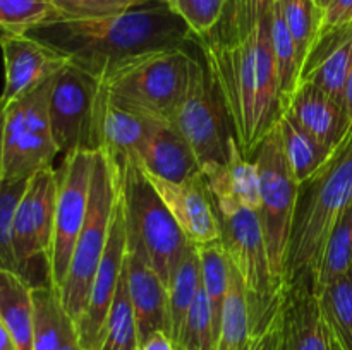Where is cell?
I'll return each instance as SVG.
<instances>
[{"mask_svg":"<svg viewBox=\"0 0 352 350\" xmlns=\"http://www.w3.org/2000/svg\"><path fill=\"white\" fill-rule=\"evenodd\" d=\"M103 86L98 78L69 60L55 74L48 96L52 136L58 153L98 151V115Z\"/></svg>","mask_w":352,"mask_h":350,"instance_id":"11","label":"cell"},{"mask_svg":"<svg viewBox=\"0 0 352 350\" xmlns=\"http://www.w3.org/2000/svg\"><path fill=\"white\" fill-rule=\"evenodd\" d=\"M201 287V266H199V254L195 246H189L182 257L181 264L175 270L168 285V304H170V323L172 340L177 342L179 333L186 321L189 309L198 295Z\"/></svg>","mask_w":352,"mask_h":350,"instance_id":"30","label":"cell"},{"mask_svg":"<svg viewBox=\"0 0 352 350\" xmlns=\"http://www.w3.org/2000/svg\"><path fill=\"white\" fill-rule=\"evenodd\" d=\"M177 350H217L215 326H213L212 307L208 297L203 288L199 287L198 295L189 309L186 321L182 325L179 338L175 342Z\"/></svg>","mask_w":352,"mask_h":350,"instance_id":"36","label":"cell"},{"mask_svg":"<svg viewBox=\"0 0 352 350\" xmlns=\"http://www.w3.org/2000/svg\"><path fill=\"white\" fill-rule=\"evenodd\" d=\"M227 0H172L170 9L192 33V40L210 36L219 26Z\"/></svg>","mask_w":352,"mask_h":350,"instance_id":"38","label":"cell"},{"mask_svg":"<svg viewBox=\"0 0 352 350\" xmlns=\"http://www.w3.org/2000/svg\"><path fill=\"white\" fill-rule=\"evenodd\" d=\"M352 71V23L320 33L301 69L299 81L313 82L344 105Z\"/></svg>","mask_w":352,"mask_h":350,"instance_id":"20","label":"cell"},{"mask_svg":"<svg viewBox=\"0 0 352 350\" xmlns=\"http://www.w3.org/2000/svg\"><path fill=\"white\" fill-rule=\"evenodd\" d=\"M126 350H140V343H133V345L127 347Z\"/></svg>","mask_w":352,"mask_h":350,"instance_id":"49","label":"cell"},{"mask_svg":"<svg viewBox=\"0 0 352 350\" xmlns=\"http://www.w3.org/2000/svg\"><path fill=\"white\" fill-rule=\"evenodd\" d=\"M146 177L191 246L203 247L219 242V213L205 175L199 174L181 184L167 182L151 174H146Z\"/></svg>","mask_w":352,"mask_h":350,"instance_id":"16","label":"cell"},{"mask_svg":"<svg viewBox=\"0 0 352 350\" xmlns=\"http://www.w3.org/2000/svg\"><path fill=\"white\" fill-rule=\"evenodd\" d=\"M192 60L195 55L186 47L150 51L113 69L102 86L117 105L170 122L188 91Z\"/></svg>","mask_w":352,"mask_h":350,"instance_id":"4","label":"cell"},{"mask_svg":"<svg viewBox=\"0 0 352 350\" xmlns=\"http://www.w3.org/2000/svg\"><path fill=\"white\" fill-rule=\"evenodd\" d=\"M3 57V89L6 103L19 98L47 79L54 78L69 58L31 34L0 33Z\"/></svg>","mask_w":352,"mask_h":350,"instance_id":"17","label":"cell"},{"mask_svg":"<svg viewBox=\"0 0 352 350\" xmlns=\"http://www.w3.org/2000/svg\"><path fill=\"white\" fill-rule=\"evenodd\" d=\"M55 201H57V172L54 167H47L30 178L14 215L12 242L17 271L31 287L38 285L36 271H34L38 263L41 261L47 271L50 261Z\"/></svg>","mask_w":352,"mask_h":350,"instance_id":"13","label":"cell"},{"mask_svg":"<svg viewBox=\"0 0 352 350\" xmlns=\"http://www.w3.org/2000/svg\"><path fill=\"white\" fill-rule=\"evenodd\" d=\"M158 122L160 120L150 119L136 110L117 105L103 89L98 115V150L109 154L116 163L136 161Z\"/></svg>","mask_w":352,"mask_h":350,"instance_id":"21","label":"cell"},{"mask_svg":"<svg viewBox=\"0 0 352 350\" xmlns=\"http://www.w3.org/2000/svg\"><path fill=\"white\" fill-rule=\"evenodd\" d=\"M246 350H278V318L267 331L251 336Z\"/></svg>","mask_w":352,"mask_h":350,"instance_id":"43","label":"cell"},{"mask_svg":"<svg viewBox=\"0 0 352 350\" xmlns=\"http://www.w3.org/2000/svg\"><path fill=\"white\" fill-rule=\"evenodd\" d=\"M127 287L136 318L138 343L165 331L172 336L168 288L148 261L143 246L127 235Z\"/></svg>","mask_w":352,"mask_h":350,"instance_id":"18","label":"cell"},{"mask_svg":"<svg viewBox=\"0 0 352 350\" xmlns=\"http://www.w3.org/2000/svg\"><path fill=\"white\" fill-rule=\"evenodd\" d=\"M126 261L127 229L119 185V199H117L116 211H113L109 242H107L105 253H103L95 280L91 283L88 304H86L81 319L78 321L79 338H81L85 350H100L103 329H105L107 318H109L110 307H112L113 297H116L117 287H119V280L126 268Z\"/></svg>","mask_w":352,"mask_h":350,"instance_id":"14","label":"cell"},{"mask_svg":"<svg viewBox=\"0 0 352 350\" xmlns=\"http://www.w3.org/2000/svg\"><path fill=\"white\" fill-rule=\"evenodd\" d=\"M157 0H52L60 19H89L127 12Z\"/></svg>","mask_w":352,"mask_h":350,"instance_id":"39","label":"cell"},{"mask_svg":"<svg viewBox=\"0 0 352 350\" xmlns=\"http://www.w3.org/2000/svg\"><path fill=\"white\" fill-rule=\"evenodd\" d=\"M140 350H177V347L168 333L157 331L141 343Z\"/></svg>","mask_w":352,"mask_h":350,"instance_id":"44","label":"cell"},{"mask_svg":"<svg viewBox=\"0 0 352 350\" xmlns=\"http://www.w3.org/2000/svg\"><path fill=\"white\" fill-rule=\"evenodd\" d=\"M196 249H198L199 266H201V285L212 307L213 326H215V336L219 342L223 304H226L230 283V259L227 256L222 239L219 242H212L208 246L196 247Z\"/></svg>","mask_w":352,"mask_h":350,"instance_id":"28","label":"cell"},{"mask_svg":"<svg viewBox=\"0 0 352 350\" xmlns=\"http://www.w3.org/2000/svg\"><path fill=\"white\" fill-rule=\"evenodd\" d=\"M162 2H164V3H167V5H170V2H172V0H162Z\"/></svg>","mask_w":352,"mask_h":350,"instance_id":"50","label":"cell"},{"mask_svg":"<svg viewBox=\"0 0 352 350\" xmlns=\"http://www.w3.org/2000/svg\"><path fill=\"white\" fill-rule=\"evenodd\" d=\"M278 350H342L309 280L285 287L278 311Z\"/></svg>","mask_w":352,"mask_h":350,"instance_id":"15","label":"cell"},{"mask_svg":"<svg viewBox=\"0 0 352 350\" xmlns=\"http://www.w3.org/2000/svg\"><path fill=\"white\" fill-rule=\"evenodd\" d=\"M282 14L298 48L299 62L305 64L322 27L323 10L315 0H280Z\"/></svg>","mask_w":352,"mask_h":350,"instance_id":"35","label":"cell"},{"mask_svg":"<svg viewBox=\"0 0 352 350\" xmlns=\"http://www.w3.org/2000/svg\"><path fill=\"white\" fill-rule=\"evenodd\" d=\"M192 41L198 45L241 151L253 160L282 115L270 12L246 38L234 43Z\"/></svg>","mask_w":352,"mask_h":350,"instance_id":"1","label":"cell"},{"mask_svg":"<svg viewBox=\"0 0 352 350\" xmlns=\"http://www.w3.org/2000/svg\"><path fill=\"white\" fill-rule=\"evenodd\" d=\"M352 23V0H332L329 7L323 10L322 27L320 33L333 30V27L346 26Z\"/></svg>","mask_w":352,"mask_h":350,"instance_id":"41","label":"cell"},{"mask_svg":"<svg viewBox=\"0 0 352 350\" xmlns=\"http://www.w3.org/2000/svg\"><path fill=\"white\" fill-rule=\"evenodd\" d=\"M0 350H17L16 345H14L12 336L7 331L6 326H3L2 319H0Z\"/></svg>","mask_w":352,"mask_h":350,"instance_id":"47","label":"cell"},{"mask_svg":"<svg viewBox=\"0 0 352 350\" xmlns=\"http://www.w3.org/2000/svg\"><path fill=\"white\" fill-rule=\"evenodd\" d=\"M138 343L136 318H134L133 302H131L129 287H127V261L119 280L116 297L107 318L103 329L100 350H126L127 347Z\"/></svg>","mask_w":352,"mask_h":350,"instance_id":"33","label":"cell"},{"mask_svg":"<svg viewBox=\"0 0 352 350\" xmlns=\"http://www.w3.org/2000/svg\"><path fill=\"white\" fill-rule=\"evenodd\" d=\"M352 266V202L342 209L329 233L318 268H316L313 288L318 292L330 281L337 280Z\"/></svg>","mask_w":352,"mask_h":350,"instance_id":"26","label":"cell"},{"mask_svg":"<svg viewBox=\"0 0 352 350\" xmlns=\"http://www.w3.org/2000/svg\"><path fill=\"white\" fill-rule=\"evenodd\" d=\"M275 2L277 0H244L239 17H237L236 24L232 26L230 33L227 34L226 40L217 41V43H234V41H239L243 38H246L268 16V12L272 10Z\"/></svg>","mask_w":352,"mask_h":350,"instance_id":"40","label":"cell"},{"mask_svg":"<svg viewBox=\"0 0 352 350\" xmlns=\"http://www.w3.org/2000/svg\"><path fill=\"white\" fill-rule=\"evenodd\" d=\"M282 113L330 150L352 129L342 103L308 81H299Z\"/></svg>","mask_w":352,"mask_h":350,"instance_id":"19","label":"cell"},{"mask_svg":"<svg viewBox=\"0 0 352 350\" xmlns=\"http://www.w3.org/2000/svg\"><path fill=\"white\" fill-rule=\"evenodd\" d=\"M116 165L119 170L127 235L134 237L143 246L148 261L168 288L191 244L148 180L143 168L134 160Z\"/></svg>","mask_w":352,"mask_h":350,"instance_id":"6","label":"cell"},{"mask_svg":"<svg viewBox=\"0 0 352 350\" xmlns=\"http://www.w3.org/2000/svg\"><path fill=\"white\" fill-rule=\"evenodd\" d=\"M6 108L7 103L0 98V180L3 178V141H6Z\"/></svg>","mask_w":352,"mask_h":350,"instance_id":"45","label":"cell"},{"mask_svg":"<svg viewBox=\"0 0 352 350\" xmlns=\"http://www.w3.org/2000/svg\"><path fill=\"white\" fill-rule=\"evenodd\" d=\"M253 161L260 177V208L256 215L263 230L274 277L284 290L285 250H287L299 182L285 158L278 124L261 141Z\"/></svg>","mask_w":352,"mask_h":350,"instance_id":"8","label":"cell"},{"mask_svg":"<svg viewBox=\"0 0 352 350\" xmlns=\"http://www.w3.org/2000/svg\"><path fill=\"white\" fill-rule=\"evenodd\" d=\"M28 34L50 45L100 81L124 62L192 41L184 21L162 0L116 16L55 19Z\"/></svg>","mask_w":352,"mask_h":350,"instance_id":"2","label":"cell"},{"mask_svg":"<svg viewBox=\"0 0 352 350\" xmlns=\"http://www.w3.org/2000/svg\"><path fill=\"white\" fill-rule=\"evenodd\" d=\"M60 19L52 0H0V33L28 34Z\"/></svg>","mask_w":352,"mask_h":350,"instance_id":"34","label":"cell"},{"mask_svg":"<svg viewBox=\"0 0 352 350\" xmlns=\"http://www.w3.org/2000/svg\"><path fill=\"white\" fill-rule=\"evenodd\" d=\"M344 110H346L347 120H349L352 127V71L349 74V79H347L346 91H344Z\"/></svg>","mask_w":352,"mask_h":350,"instance_id":"46","label":"cell"},{"mask_svg":"<svg viewBox=\"0 0 352 350\" xmlns=\"http://www.w3.org/2000/svg\"><path fill=\"white\" fill-rule=\"evenodd\" d=\"M251 340L250 314L239 273L230 261V283L223 304L217 350H246Z\"/></svg>","mask_w":352,"mask_h":350,"instance_id":"31","label":"cell"},{"mask_svg":"<svg viewBox=\"0 0 352 350\" xmlns=\"http://www.w3.org/2000/svg\"><path fill=\"white\" fill-rule=\"evenodd\" d=\"M205 178L219 213H230L239 208L258 211L260 208L258 168L253 160L244 156L236 139L230 143L227 163Z\"/></svg>","mask_w":352,"mask_h":350,"instance_id":"23","label":"cell"},{"mask_svg":"<svg viewBox=\"0 0 352 350\" xmlns=\"http://www.w3.org/2000/svg\"><path fill=\"white\" fill-rule=\"evenodd\" d=\"M352 202V129L325 163L299 182L284 263V287L315 280L329 233L337 216ZM285 290V288H284Z\"/></svg>","mask_w":352,"mask_h":350,"instance_id":"3","label":"cell"},{"mask_svg":"<svg viewBox=\"0 0 352 350\" xmlns=\"http://www.w3.org/2000/svg\"><path fill=\"white\" fill-rule=\"evenodd\" d=\"M136 163L146 174L181 184L201 174L196 154L168 122H158L138 154Z\"/></svg>","mask_w":352,"mask_h":350,"instance_id":"22","label":"cell"},{"mask_svg":"<svg viewBox=\"0 0 352 350\" xmlns=\"http://www.w3.org/2000/svg\"><path fill=\"white\" fill-rule=\"evenodd\" d=\"M168 124L191 146L205 177L227 163L236 137L201 55H195L188 91Z\"/></svg>","mask_w":352,"mask_h":350,"instance_id":"9","label":"cell"},{"mask_svg":"<svg viewBox=\"0 0 352 350\" xmlns=\"http://www.w3.org/2000/svg\"><path fill=\"white\" fill-rule=\"evenodd\" d=\"M315 2H316V5L320 7V9H322V10H325L327 7H329L330 3H332V0H315Z\"/></svg>","mask_w":352,"mask_h":350,"instance_id":"48","label":"cell"},{"mask_svg":"<svg viewBox=\"0 0 352 350\" xmlns=\"http://www.w3.org/2000/svg\"><path fill=\"white\" fill-rule=\"evenodd\" d=\"M219 213V211H217ZM220 239L243 281L251 336L267 331L278 318L284 290L277 283L256 211L219 213Z\"/></svg>","mask_w":352,"mask_h":350,"instance_id":"7","label":"cell"},{"mask_svg":"<svg viewBox=\"0 0 352 350\" xmlns=\"http://www.w3.org/2000/svg\"><path fill=\"white\" fill-rule=\"evenodd\" d=\"M28 182L30 178H21V180L2 178L0 180V271H12L19 275L16 254H14L12 229L14 215L26 191Z\"/></svg>","mask_w":352,"mask_h":350,"instance_id":"37","label":"cell"},{"mask_svg":"<svg viewBox=\"0 0 352 350\" xmlns=\"http://www.w3.org/2000/svg\"><path fill=\"white\" fill-rule=\"evenodd\" d=\"M278 129H280L285 158L298 182L311 177L332 153L330 148L323 146L320 141L305 132L284 113L278 119Z\"/></svg>","mask_w":352,"mask_h":350,"instance_id":"27","label":"cell"},{"mask_svg":"<svg viewBox=\"0 0 352 350\" xmlns=\"http://www.w3.org/2000/svg\"><path fill=\"white\" fill-rule=\"evenodd\" d=\"M323 316L342 350H352V266L318 292Z\"/></svg>","mask_w":352,"mask_h":350,"instance_id":"32","label":"cell"},{"mask_svg":"<svg viewBox=\"0 0 352 350\" xmlns=\"http://www.w3.org/2000/svg\"><path fill=\"white\" fill-rule=\"evenodd\" d=\"M117 199H119V170L112 158L98 150L91 175L88 211L76 240L67 275L58 290L62 304L76 325L88 304L91 283L109 242Z\"/></svg>","mask_w":352,"mask_h":350,"instance_id":"5","label":"cell"},{"mask_svg":"<svg viewBox=\"0 0 352 350\" xmlns=\"http://www.w3.org/2000/svg\"><path fill=\"white\" fill-rule=\"evenodd\" d=\"M244 0H227L226 3V10H223V16L220 19L219 26L215 27L210 36L201 38V40H208V41H223L227 38V34L230 33L232 26L236 24L237 17H239L241 9H243Z\"/></svg>","mask_w":352,"mask_h":350,"instance_id":"42","label":"cell"},{"mask_svg":"<svg viewBox=\"0 0 352 350\" xmlns=\"http://www.w3.org/2000/svg\"><path fill=\"white\" fill-rule=\"evenodd\" d=\"M33 287L21 275L0 271V319L17 350H33L34 307Z\"/></svg>","mask_w":352,"mask_h":350,"instance_id":"25","label":"cell"},{"mask_svg":"<svg viewBox=\"0 0 352 350\" xmlns=\"http://www.w3.org/2000/svg\"><path fill=\"white\" fill-rule=\"evenodd\" d=\"M96 151H74L64 156L57 168V201H55L54 240L47 268L48 285L60 290L74 253L76 240L88 211L89 187L95 168Z\"/></svg>","mask_w":352,"mask_h":350,"instance_id":"12","label":"cell"},{"mask_svg":"<svg viewBox=\"0 0 352 350\" xmlns=\"http://www.w3.org/2000/svg\"><path fill=\"white\" fill-rule=\"evenodd\" d=\"M54 78L7 103L3 178H31L36 172L54 167L52 161L58 150L48 117V96Z\"/></svg>","mask_w":352,"mask_h":350,"instance_id":"10","label":"cell"},{"mask_svg":"<svg viewBox=\"0 0 352 350\" xmlns=\"http://www.w3.org/2000/svg\"><path fill=\"white\" fill-rule=\"evenodd\" d=\"M270 36L272 48H274L275 65H277L278 86H280V110L284 108L289 96L294 93L296 86L301 79V62L298 57L292 34L289 31L287 23L282 14L280 0L274 3L270 10Z\"/></svg>","mask_w":352,"mask_h":350,"instance_id":"29","label":"cell"},{"mask_svg":"<svg viewBox=\"0 0 352 350\" xmlns=\"http://www.w3.org/2000/svg\"><path fill=\"white\" fill-rule=\"evenodd\" d=\"M34 307L33 350H85L78 325L62 304L52 285H36L31 290Z\"/></svg>","mask_w":352,"mask_h":350,"instance_id":"24","label":"cell"}]
</instances>
